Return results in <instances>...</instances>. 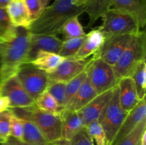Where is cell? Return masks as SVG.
<instances>
[{"instance_id":"cell-1","label":"cell","mask_w":146,"mask_h":145,"mask_svg":"<svg viewBox=\"0 0 146 145\" xmlns=\"http://www.w3.org/2000/svg\"><path fill=\"white\" fill-rule=\"evenodd\" d=\"M31 36L28 28L17 27L11 40L0 41V82L16 75L21 65L29 63Z\"/></svg>"},{"instance_id":"cell-2","label":"cell","mask_w":146,"mask_h":145,"mask_svg":"<svg viewBox=\"0 0 146 145\" xmlns=\"http://www.w3.org/2000/svg\"><path fill=\"white\" fill-rule=\"evenodd\" d=\"M84 12L83 7H76L73 0H55L47 6L39 17L32 21L29 30L32 34L56 35L66 20Z\"/></svg>"},{"instance_id":"cell-3","label":"cell","mask_w":146,"mask_h":145,"mask_svg":"<svg viewBox=\"0 0 146 145\" xmlns=\"http://www.w3.org/2000/svg\"><path fill=\"white\" fill-rule=\"evenodd\" d=\"M9 109L17 117L24 120L32 121L48 143H54L61 139L62 120L61 115L41 110L36 105L27 107Z\"/></svg>"},{"instance_id":"cell-4","label":"cell","mask_w":146,"mask_h":145,"mask_svg":"<svg viewBox=\"0 0 146 145\" xmlns=\"http://www.w3.org/2000/svg\"><path fill=\"white\" fill-rule=\"evenodd\" d=\"M146 37L144 31H140L133 36L132 40L113 66L118 81L131 76L138 63L145 60Z\"/></svg>"},{"instance_id":"cell-5","label":"cell","mask_w":146,"mask_h":145,"mask_svg":"<svg viewBox=\"0 0 146 145\" xmlns=\"http://www.w3.org/2000/svg\"><path fill=\"white\" fill-rule=\"evenodd\" d=\"M127 115L128 112L123 110L120 103L119 90L117 85L113 88L112 97L98 119L105 132L107 145H112Z\"/></svg>"},{"instance_id":"cell-6","label":"cell","mask_w":146,"mask_h":145,"mask_svg":"<svg viewBox=\"0 0 146 145\" xmlns=\"http://www.w3.org/2000/svg\"><path fill=\"white\" fill-rule=\"evenodd\" d=\"M102 25L99 29L105 38L115 36L134 35L141 31L136 20L125 13L109 9L101 17Z\"/></svg>"},{"instance_id":"cell-7","label":"cell","mask_w":146,"mask_h":145,"mask_svg":"<svg viewBox=\"0 0 146 145\" xmlns=\"http://www.w3.org/2000/svg\"><path fill=\"white\" fill-rule=\"evenodd\" d=\"M88 78L97 95L118 85L113 68L101 58H91L87 65Z\"/></svg>"},{"instance_id":"cell-8","label":"cell","mask_w":146,"mask_h":145,"mask_svg":"<svg viewBox=\"0 0 146 145\" xmlns=\"http://www.w3.org/2000/svg\"><path fill=\"white\" fill-rule=\"evenodd\" d=\"M16 75L26 92L34 101L46 90L50 82L48 74L31 63L21 65Z\"/></svg>"},{"instance_id":"cell-9","label":"cell","mask_w":146,"mask_h":145,"mask_svg":"<svg viewBox=\"0 0 146 145\" xmlns=\"http://www.w3.org/2000/svg\"><path fill=\"white\" fill-rule=\"evenodd\" d=\"M0 96L8 98L10 108L27 107L35 105V101L26 92L16 75L0 82Z\"/></svg>"},{"instance_id":"cell-10","label":"cell","mask_w":146,"mask_h":145,"mask_svg":"<svg viewBox=\"0 0 146 145\" xmlns=\"http://www.w3.org/2000/svg\"><path fill=\"white\" fill-rule=\"evenodd\" d=\"M133 36V35L131 34H125L105 38L102 47L94 54L92 58H101L113 66L130 44Z\"/></svg>"},{"instance_id":"cell-11","label":"cell","mask_w":146,"mask_h":145,"mask_svg":"<svg viewBox=\"0 0 146 145\" xmlns=\"http://www.w3.org/2000/svg\"><path fill=\"white\" fill-rule=\"evenodd\" d=\"M113 88L97 95L91 102L77 112L84 127L94 121L98 120L103 110L112 97Z\"/></svg>"},{"instance_id":"cell-12","label":"cell","mask_w":146,"mask_h":145,"mask_svg":"<svg viewBox=\"0 0 146 145\" xmlns=\"http://www.w3.org/2000/svg\"><path fill=\"white\" fill-rule=\"evenodd\" d=\"M89 61L66 58L57 67L55 71L48 74L49 80L51 81L66 83L82 72L86 68Z\"/></svg>"},{"instance_id":"cell-13","label":"cell","mask_w":146,"mask_h":145,"mask_svg":"<svg viewBox=\"0 0 146 145\" xmlns=\"http://www.w3.org/2000/svg\"><path fill=\"white\" fill-rule=\"evenodd\" d=\"M109 9L132 16L137 21L140 28L145 27L146 23L145 0H111Z\"/></svg>"},{"instance_id":"cell-14","label":"cell","mask_w":146,"mask_h":145,"mask_svg":"<svg viewBox=\"0 0 146 145\" xmlns=\"http://www.w3.org/2000/svg\"><path fill=\"white\" fill-rule=\"evenodd\" d=\"M62 42L63 41L55 35L36 34L31 33L29 63L34 59L36 53L39 51L58 54Z\"/></svg>"},{"instance_id":"cell-15","label":"cell","mask_w":146,"mask_h":145,"mask_svg":"<svg viewBox=\"0 0 146 145\" xmlns=\"http://www.w3.org/2000/svg\"><path fill=\"white\" fill-rule=\"evenodd\" d=\"M119 90V100L124 111L129 112L132 110L140 100L137 94L136 87L131 77H125L118 82Z\"/></svg>"},{"instance_id":"cell-16","label":"cell","mask_w":146,"mask_h":145,"mask_svg":"<svg viewBox=\"0 0 146 145\" xmlns=\"http://www.w3.org/2000/svg\"><path fill=\"white\" fill-rule=\"evenodd\" d=\"M146 118L145 98L139 101L136 106L128 113L122 126L114 139L112 145H115L120 139L131 132L139 122Z\"/></svg>"},{"instance_id":"cell-17","label":"cell","mask_w":146,"mask_h":145,"mask_svg":"<svg viewBox=\"0 0 146 145\" xmlns=\"http://www.w3.org/2000/svg\"><path fill=\"white\" fill-rule=\"evenodd\" d=\"M11 24L15 27L29 28L32 20L24 0H11L5 8Z\"/></svg>"},{"instance_id":"cell-18","label":"cell","mask_w":146,"mask_h":145,"mask_svg":"<svg viewBox=\"0 0 146 145\" xmlns=\"http://www.w3.org/2000/svg\"><path fill=\"white\" fill-rule=\"evenodd\" d=\"M105 41L103 33L98 29H93L86 34L85 40L73 58L74 60H86L90 55L98 52Z\"/></svg>"},{"instance_id":"cell-19","label":"cell","mask_w":146,"mask_h":145,"mask_svg":"<svg viewBox=\"0 0 146 145\" xmlns=\"http://www.w3.org/2000/svg\"><path fill=\"white\" fill-rule=\"evenodd\" d=\"M96 96H97L96 92L91 85L87 75V78L81 84V87L73 98L72 101L65 110L78 112L88 102H91Z\"/></svg>"},{"instance_id":"cell-20","label":"cell","mask_w":146,"mask_h":145,"mask_svg":"<svg viewBox=\"0 0 146 145\" xmlns=\"http://www.w3.org/2000/svg\"><path fill=\"white\" fill-rule=\"evenodd\" d=\"M61 117L62 120L61 139L70 141L84 127V124L77 112L64 110Z\"/></svg>"},{"instance_id":"cell-21","label":"cell","mask_w":146,"mask_h":145,"mask_svg":"<svg viewBox=\"0 0 146 145\" xmlns=\"http://www.w3.org/2000/svg\"><path fill=\"white\" fill-rule=\"evenodd\" d=\"M65 59L66 58L57 53L39 51L29 63L49 74L55 71Z\"/></svg>"},{"instance_id":"cell-22","label":"cell","mask_w":146,"mask_h":145,"mask_svg":"<svg viewBox=\"0 0 146 145\" xmlns=\"http://www.w3.org/2000/svg\"><path fill=\"white\" fill-rule=\"evenodd\" d=\"M22 142L30 145H50L36 125L29 120H24Z\"/></svg>"},{"instance_id":"cell-23","label":"cell","mask_w":146,"mask_h":145,"mask_svg":"<svg viewBox=\"0 0 146 145\" xmlns=\"http://www.w3.org/2000/svg\"><path fill=\"white\" fill-rule=\"evenodd\" d=\"M111 0H90L84 6V12L88 16V26L91 27L108 10Z\"/></svg>"},{"instance_id":"cell-24","label":"cell","mask_w":146,"mask_h":145,"mask_svg":"<svg viewBox=\"0 0 146 145\" xmlns=\"http://www.w3.org/2000/svg\"><path fill=\"white\" fill-rule=\"evenodd\" d=\"M78 16H79L71 17L66 20L61 26L59 34H61L64 40L78 38L86 35L83 26L78 20Z\"/></svg>"},{"instance_id":"cell-25","label":"cell","mask_w":146,"mask_h":145,"mask_svg":"<svg viewBox=\"0 0 146 145\" xmlns=\"http://www.w3.org/2000/svg\"><path fill=\"white\" fill-rule=\"evenodd\" d=\"M136 87L137 94L140 100L145 98L146 90V63L145 60L138 63L131 76Z\"/></svg>"},{"instance_id":"cell-26","label":"cell","mask_w":146,"mask_h":145,"mask_svg":"<svg viewBox=\"0 0 146 145\" xmlns=\"http://www.w3.org/2000/svg\"><path fill=\"white\" fill-rule=\"evenodd\" d=\"M88 72H87V66L82 72H80L78 75L74 77L68 82L66 83L65 89V101H64V110L66 109L72 101L73 98L75 96L76 93L81 87L86 78H87Z\"/></svg>"},{"instance_id":"cell-27","label":"cell","mask_w":146,"mask_h":145,"mask_svg":"<svg viewBox=\"0 0 146 145\" xmlns=\"http://www.w3.org/2000/svg\"><path fill=\"white\" fill-rule=\"evenodd\" d=\"M17 27L11 24L6 9L0 7V41H9L15 36Z\"/></svg>"},{"instance_id":"cell-28","label":"cell","mask_w":146,"mask_h":145,"mask_svg":"<svg viewBox=\"0 0 146 145\" xmlns=\"http://www.w3.org/2000/svg\"><path fill=\"white\" fill-rule=\"evenodd\" d=\"M66 82H55L50 80L46 90L48 93L54 98L58 105L60 110V115L64 111V101H65Z\"/></svg>"},{"instance_id":"cell-29","label":"cell","mask_w":146,"mask_h":145,"mask_svg":"<svg viewBox=\"0 0 146 145\" xmlns=\"http://www.w3.org/2000/svg\"><path fill=\"white\" fill-rule=\"evenodd\" d=\"M35 105L41 110L60 115L59 108L56 102L47 90H44L36 98L35 100Z\"/></svg>"},{"instance_id":"cell-30","label":"cell","mask_w":146,"mask_h":145,"mask_svg":"<svg viewBox=\"0 0 146 145\" xmlns=\"http://www.w3.org/2000/svg\"><path fill=\"white\" fill-rule=\"evenodd\" d=\"M85 38L86 35L82 37L68 38L63 41L58 55L66 58H73L81 46Z\"/></svg>"},{"instance_id":"cell-31","label":"cell","mask_w":146,"mask_h":145,"mask_svg":"<svg viewBox=\"0 0 146 145\" xmlns=\"http://www.w3.org/2000/svg\"><path fill=\"white\" fill-rule=\"evenodd\" d=\"M145 131H146V118L139 122L131 132L120 139L115 145H136Z\"/></svg>"},{"instance_id":"cell-32","label":"cell","mask_w":146,"mask_h":145,"mask_svg":"<svg viewBox=\"0 0 146 145\" xmlns=\"http://www.w3.org/2000/svg\"><path fill=\"white\" fill-rule=\"evenodd\" d=\"M84 127L96 145H107L105 132L98 120L94 121Z\"/></svg>"},{"instance_id":"cell-33","label":"cell","mask_w":146,"mask_h":145,"mask_svg":"<svg viewBox=\"0 0 146 145\" xmlns=\"http://www.w3.org/2000/svg\"><path fill=\"white\" fill-rule=\"evenodd\" d=\"M24 1L32 21L39 17L47 7V4L44 0H24Z\"/></svg>"},{"instance_id":"cell-34","label":"cell","mask_w":146,"mask_h":145,"mask_svg":"<svg viewBox=\"0 0 146 145\" xmlns=\"http://www.w3.org/2000/svg\"><path fill=\"white\" fill-rule=\"evenodd\" d=\"M12 112L8 109L0 112V136L6 140H8L10 136V125Z\"/></svg>"},{"instance_id":"cell-35","label":"cell","mask_w":146,"mask_h":145,"mask_svg":"<svg viewBox=\"0 0 146 145\" xmlns=\"http://www.w3.org/2000/svg\"><path fill=\"white\" fill-rule=\"evenodd\" d=\"M23 133H24V125L23 119L17 117L12 113L10 125V136L22 142Z\"/></svg>"},{"instance_id":"cell-36","label":"cell","mask_w":146,"mask_h":145,"mask_svg":"<svg viewBox=\"0 0 146 145\" xmlns=\"http://www.w3.org/2000/svg\"><path fill=\"white\" fill-rule=\"evenodd\" d=\"M69 142L70 145H94V141L85 127L80 130Z\"/></svg>"},{"instance_id":"cell-37","label":"cell","mask_w":146,"mask_h":145,"mask_svg":"<svg viewBox=\"0 0 146 145\" xmlns=\"http://www.w3.org/2000/svg\"><path fill=\"white\" fill-rule=\"evenodd\" d=\"M10 108L9 100L7 97L0 96V112Z\"/></svg>"},{"instance_id":"cell-38","label":"cell","mask_w":146,"mask_h":145,"mask_svg":"<svg viewBox=\"0 0 146 145\" xmlns=\"http://www.w3.org/2000/svg\"><path fill=\"white\" fill-rule=\"evenodd\" d=\"M7 142L9 143L11 145H22V142L18 140L17 139H14V138L9 136L7 140Z\"/></svg>"},{"instance_id":"cell-39","label":"cell","mask_w":146,"mask_h":145,"mask_svg":"<svg viewBox=\"0 0 146 145\" xmlns=\"http://www.w3.org/2000/svg\"><path fill=\"white\" fill-rule=\"evenodd\" d=\"M90 0H73V4L76 7H84Z\"/></svg>"},{"instance_id":"cell-40","label":"cell","mask_w":146,"mask_h":145,"mask_svg":"<svg viewBox=\"0 0 146 145\" xmlns=\"http://www.w3.org/2000/svg\"><path fill=\"white\" fill-rule=\"evenodd\" d=\"M56 143L58 145H70L69 141L65 140V139H61L60 140L57 141V142H56Z\"/></svg>"},{"instance_id":"cell-41","label":"cell","mask_w":146,"mask_h":145,"mask_svg":"<svg viewBox=\"0 0 146 145\" xmlns=\"http://www.w3.org/2000/svg\"><path fill=\"white\" fill-rule=\"evenodd\" d=\"M141 145H146V131L143 132L141 139H140Z\"/></svg>"},{"instance_id":"cell-42","label":"cell","mask_w":146,"mask_h":145,"mask_svg":"<svg viewBox=\"0 0 146 145\" xmlns=\"http://www.w3.org/2000/svg\"><path fill=\"white\" fill-rule=\"evenodd\" d=\"M10 1L11 0H0V7L5 9Z\"/></svg>"},{"instance_id":"cell-43","label":"cell","mask_w":146,"mask_h":145,"mask_svg":"<svg viewBox=\"0 0 146 145\" xmlns=\"http://www.w3.org/2000/svg\"><path fill=\"white\" fill-rule=\"evenodd\" d=\"M7 142V140H6L5 139H4V138L2 137V136H0V144H3L6 143V142Z\"/></svg>"},{"instance_id":"cell-44","label":"cell","mask_w":146,"mask_h":145,"mask_svg":"<svg viewBox=\"0 0 146 145\" xmlns=\"http://www.w3.org/2000/svg\"><path fill=\"white\" fill-rule=\"evenodd\" d=\"M3 145H11V144H10L9 143H8V142H6V143H4V144H3Z\"/></svg>"},{"instance_id":"cell-45","label":"cell","mask_w":146,"mask_h":145,"mask_svg":"<svg viewBox=\"0 0 146 145\" xmlns=\"http://www.w3.org/2000/svg\"><path fill=\"white\" fill-rule=\"evenodd\" d=\"M44 1H45V2L47 4H48V1H51V0H44Z\"/></svg>"},{"instance_id":"cell-46","label":"cell","mask_w":146,"mask_h":145,"mask_svg":"<svg viewBox=\"0 0 146 145\" xmlns=\"http://www.w3.org/2000/svg\"><path fill=\"white\" fill-rule=\"evenodd\" d=\"M50 145H58V144H57L56 143V142H54V143H51Z\"/></svg>"},{"instance_id":"cell-47","label":"cell","mask_w":146,"mask_h":145,"mask_svg":"<svg viewBox=\"0 0 146 145\" xmlns=\"http://www.w3.org/2000/svg\"><path fill=\"white\" fill-rule=\"evenodd\" d=\"M22 145H30V144H27V143H24V142H22Z\"/></svg>"},{"instance_id":"cell-48","label":"cell","mask_w":146,"mask_h":145,"mask_svg":"<svg viewBox=\"0 0 146 145\" xmlns=\"http://www.w3.org/2000/svg\"><path fill=\"white\" fill-rule=\"evenodd\" d=\"M136 145H141V142H140V140H139V142H138V143L136 144Z\"/></svg>"},{"instance_id":"cell-49","label":"cell","mask_w":146,"mask_h":145,"mask_svg":"<svg viewBox=\"0 0 146 145\" xmlns=\"http://www.w3.org/2000/svg\"><path fill=\"white\" fill-rule=\"evenodd\" d=\"M0 67H1V61H0Z\"/></svg>"}]
</instances>
